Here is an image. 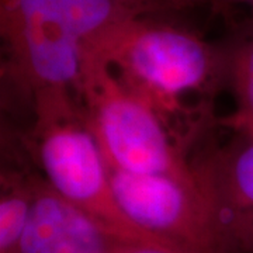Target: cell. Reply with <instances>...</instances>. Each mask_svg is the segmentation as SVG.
Instances as JSON below:
<instances>
[{"label": "cell", "instance_id": "cell-1", "mask_svg": "<svg viewBox=\"0 0 253 253\" xmlns=\"http://www.w3.org/2000/svg\"><path fill=\"white\" fill-rule=\"evenodd\" d=\"M128 16L117 0H0L3 69L34 106L72 99L86 51Z\"/></svg>", "mask_w": 253, "mask_h": 253}, {"label": "cell", "instance_id": "cell-2", "mask_svg": "<svg viewBox=\"0 0 253 253\" xmlns=\"http://www.w3.org/2000/svg\"><path fill=\"white\" fill-rule=\"evenodd\" d=\"M86 55L104 63L162 118L180 109L183 96L200 90L219 69L224 71V49L152 16L123 18Z\"/></svg>", "mask_w": 253, "mask_h": 253}, {"label": "cell", "instance_id": "cell-3", "mask_svg": "<svg viewBox=\"0 0 253 253\" xmlns=\"http://www.w3.org/2000/svg\"><path fill=\"white\" fill-rule=\"evenodd\" d=\"M75 89L84 101V124L109 166L139 174L169 176L200 187L194 166L173 145L163 118L126 89L104 63L83 56Z\"/></svg>", "mask_w": 253, "mask_h": 253}, {"label": "cell", "instance_id": "cell-4", "mask_svg": "<svg viewBox=\"0 0 253 253\" xmlns=\"http://www.w3.org/2000/svg\"><path fill=\"white\" fill-rule=\"evenodd\" d=\"M34 138L36 155L45 180L61 196L126 242L172 249L124 212L97 141L78 110L36 120Z\"/></svg>", "mask_w": 253, "mask_h": 253}, {"label": "cell", "instance_id": "cell-5", "mask_svg": "<svg viewBox=\"0 0 253 253\" xmlns=\"http://www.w3.org/2000/svg\"><path fill=\"white\" fill-rule=\"evenodd\" d=\"M106 166L124 212L176 252L242 253L222 214L200 187Z\"/></svg>", "mask_w": 253, "mask_h": 253}, {"label": "cell", "instance_id": "cell-6", "mask_svg": "<svg viewBox=\"0 0 253 253\" xmlns=\"http://www.w3.org/2000/svg\"><path fill=\"white\" fill-rule=\"evenodd\" d=\"M34 200L18 253H118L120 239L45 179L33 177Z\"/></svg>", "mask_w": 253, "mask_h": 253}, {"label": "cell", "instance_id": "cell-7", "mask_svg": "<svg viewBox=\"0 0 253 253\" xmlns=\"http://www.w3.org/2000/svg\"><path fill=\"white\" fill-rule=\"evenodd\" d=\"M194 169L242 253H253V138L208 156Z\"/></svg>", "mask_w": 253, "mask_h": 253}, {"label": "cell", "instance_id": "cell-8", "mask_svg": "<svg viewBox=\"0 0 253 253\" xmlns=\"http://www.w3.org/2000/svg\"><path fill=\"white\" fill-rule=\"evenodd\" d=\"M1 184L0 253H18L34 200L33 177L7 176L1 179Z\"/></svg>", "mask_w": 253, "mask_h": 253}, {"label": "cell", "instance_id": "cell-9", "mask_svg": "<svg viewBox=\"0 0 253 253\" xmlns=\"http://www.w3.org/2000/svg\"><path fill=\"white\" fill-rule=\"evenodd\" d=\"M224 73L239 101L236 113L253 116V24L248 36L224 49Z\"/></svg>", "mask_w": 253, "mask_h": 253}, {"label": "cell", "instance_id": "cell-10", "mask_svg": "<svg viewBox=\"0 0 253 253\" xmlns=\"http://www.w3.org/2000/svg\"><path fill=\"white\" fill-rule=\"evenodd\" d=\"M118 3L135 16H154L165 11H176L200 4H219V0H117Z\"/></svg>", "mask_w": 253, "mask_h": 253}, {"label": "cell", "instance_id": "cell-11", "mask_svg": "<svg viewBox=\"0 0 253 253\" xmlns=\"http://www.w3.org/2000/svg\"><path fill=\"white\" fill-rule=\"evenodd\" d=\"M118 253H179L168 248L146 244H126Z\"/></svg>", "mask_w": 253, "mask_h": 253}, {"label": "cell", "instance_id": "cell-12", "mask_svg": "<svg viewBox=\"0 0 253 253\" xmlns=\"http://www.w3.org/2000/svg\"><path fill=\"white\" fill-rule=\"evenodd\" d=\"M229 124L238 128V129H241V131H244L249 138H253V116L235 113L232 117L229 118Z\"/></svg>", "mask_w": 253, "mask_h": 253}, {"label": "cell", "instance_id": "cell-13", "mask_svg": "<svg viewBox=\"0 0 253 253\" xmlns=\"http://www.w3.org/2000/svg\"><path fill=\"white\" fill-rule=\"evenodd\" d=\"M221 4H242V6H246L249 7V10L252 11V18H253V0H219ZM253 21V20H252Z\"/></svg>", "mask_w": 253, "mask_h": 253}]
</instances>
